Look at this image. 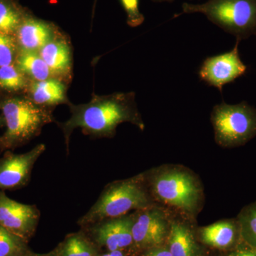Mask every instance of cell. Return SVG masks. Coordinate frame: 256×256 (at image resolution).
<instances>
[{
    "label": "cell",
    "mask_w": 256,
    "mask_h": 256,
    "mask_svg": "<svg viewBox=\"0 0 256 256\" xmlns=\"http://www.w3.org/2000/svg\"><path fill=\"white\" fill-rule=\"evenodd\" d=\"M68 106L70 118L58 124L68 152L70 136L77 128L95 138L114 137L116 128L122 122H131L141 130L144 128L134 92L92 95L87 104L74 105L70 102Z\"/></svg>",
    "instance_id": "6da1fadb"
},
{
    "label": "cell",
    "mask_w": 256,
    "mask_h": 256,
    "mask_svg": "<svg viewBox=\"0 0 256 256\" xmlns=\"http://www.w3.org/2000/svg\"><path fill=\"white\" fill-rule=\"evenodd\" d=\"M6 131L0 137V149H14L40 134L46 124L55 122L50 108L36 105L28 98H11L0 104Z\"/></svg>",
    "instance_id": "7a4b0ae2"
},
{
    "label": "cell",
    "mask_w": 256,
    "mask_h": 256,
    "mask_svg": "<svg viewBox=\"0 0 256 256\" xmlns=\"http://www.w3.org/2000/svg\"><path fill=\"white\" fill-rule=\"evenodd\" d=\"M150 204L140 176L114 182L106 186L92 208L79 220L78 224L86 226L100 220L118 218L130 210L148 208Z\"/></svg>",
    "instance_id": "3957f363"
},
{
    "label": "cell",
    "mask_w": 256,
    "mask_h": 256,
    "mask_svg": "<svg viewBox=\"0 0 256 256\" xmlns=\"http://www.w3.org/2000/svg\"><path fill=\"white\" fill-rule=\"evenodd\" d=\"M182 10L183 14H204L240 41L256 34V0H208L200 4L184 2Z\"/></svg>",
    "instance_id": "277c9868"
},
{
    "label": "cell",
    "mask_w": 256,
    "mask_h": 256,
    "mask_svg": "<svg viewBox=\"0 0 256 256\" xmlns=\"http://www.w3.org/2000/svg\"><path fill=\"white\" fill-rule=\"evenodd\" d=\"M210 120L216 142L220 146H242L256 136V108L244 101L236 105L222 102L215 106Z\"/></svg>",
    "instance_id": "5b68a950"
},
{
    "label": "cell",
    "mask_w": 256,
    "mask_h": 256,
    "mask_svg": "<svg viewBox=\"0 0 256 256\" xmlns=\"http://www.w3.org/2000/svg\"><path fill=\"white\" fill-rule=\"evenodd\" d=\"M151 184L161 201L190 213L196 210L201 192L194 178L186 172L172 170L156 173Z\"/></svg>",
    "instance_id": "8992f818"
},
{
    "label": "cell",
    "mask_w": 256,
    "mask_h": 256,
    "mask_svg": "<svg viewBox=\"0 0 256 256\" xmlns=\"http://www.w3.org/2000/svg\"><path fill=\"white\" fill-rule=\"evenodd\" d=\"M40 210L36 205L14 201L0 190V225L28 242L40 222Z\"/></svg>",
    "instance_id": "52a82bcc"
},
{
    "label": "cell",
    "mask_w": 256,
    "mask_h": 256,
    "mask_svg": "<svg viewBox=\"0 0 256 256\" xmlns=\"http://www.w3.org/2000/svg\"><path fill=\"white\" fill-rule=\"evenodd\" d=\"M45 150V144H38L28 152H6L0 158V190H18L28 185L35 163Z\"/></svg>",
    "instance_id": "ba28073f"
},
{
    "label": "cell",
    "mask_w": 256,
    "mask_h": 256,
    "mask_svg": "<svg viewBox=\"0 0 256 256\" xmlns=\"http://www.w3.org/2000/svg\"><path fill=\"white\" fill-rule=\"evenodd\" d=\"M239 42L240 40H237L236 46L230 52L207 58L198 72L200 79L222 92L226 84L244 75L247 67L239 56Z\"/></svg>",
    "instance_id": "9c48e42d"
},
{
    "label": "cell",
    "mask_w": 256,
    "mask_h": 256,
    "mask_svg": "<svg viewBox=\"0 0 256 256\" xmlns=\"http://www.w3.org/2000/svg\"><path fill=\"white\" fill-rule=\"evenodd\" d=\"M133 214L109 218L86 226L94 236V240L108 252L122 250L133 244Z\"/></svg>",
    "instance_id": "30bf717a"
},
{
    "label": "cell",
    "mask_w": 256,
    "mask_h": 256,
    "mask_svg": "<svg viewBox=\"0 0 256 256\" xmlns=\"http://www.w3.org/2000/svg\"><path fill=\"white\" fill-rule=\"evenodd\" d=\"M168 230L164 216L150 207L133 214V242L141 246H156L164 240Z\"/></svg>",
    "instance_id": "8fae6325"
},
{
    "label": "cell",
    "mask_w": 256,
    "mask_h": 256,
    "mask_svg": "<svg viewBox=\"0 0 256 256\" xmlns=\"http://www.w3.org/2000/svg\"><path fill=\"white\" fill-rule=\"evenodd\" d=\"M15 34L20 50L37 52L60 35L52 23L32 16L23 18Z\"/></svg>",
    "instance_id": "7c38bea8"
},
{
    "label": "cell",
    "mask_w": 256,
    "mask_h": 256,
    "mask_svg": "<svg viewBox=\"0 0 256 256\" xmlns=\"http://www.w3.org/2000/svg\"><path fill=\"white\" fill-rule=\"evenodd\" d=\"M55 78L64 80L72 74V52L66 40L60 35L38 50Z\"/></svg>",
    "instance_id": "4fadbf2b"
},
{
    "label": "cell",
    "mask_w": 256,
    "mask_h": 256,
    "mask_svg": "<svg viewBox=\"0 0 256 256\" xmlns=\"http://www.w3.org/2000/svg\"><path fill=\"white\" fill-rule=\"evenodd\" d=\"M28 98L36 105L50 108L60 104H68L66 86L63 80L52 77L46 80H30Z\"/></svg>",
    "instance_id": "5bb4252c"
},
{
    "label": "cell",
    "mask_w": 256,
    "mask_h": 256,
    "mask_svg": "<svg viewBox=\"0 0 256 256\" xmlns=\"http://www.w3.org/2000/svg\"><path fill=\"white\" fill-rule=\"evenodd\" d=\"M236 226L230 220H222L201 229L202 240L216 248H226L234 244Z\"/></svg>",
    "instance_id": "9a60e30c"
},
{
    "label": "cell",
    "mask_w": 256,
    "mask_h": 256,
    "mask_svg": "<svg viewBox=\"0 0 256 256\" xmlns=\"http://www.w3.org/2000/svg\"><path fill=\"white\" fill-rule=\"evenodd\" d=\"M16 66L30 80L38 82L54 77L37 52L20 50L16 58Z\"/></svg>",
    "instance_id": "2e32d148"
},
{
    "label": "cell",
    "mask_w": 256,
    "mask_h": 256,
    "mask_svg": "<svg viewBox=\"0 0 256 256\" xmlns=\"http://www.w3.org/2000/svg\"><path fill=\"white\" fill-rule=\"evenodd\" d=\"M169 244L172 256H196V242L190 229L183 224L172 225Z\"/></svg>",
    "instance_id": "e0dca14e"
},
{
    "label": "cell",
    "mask_w": 256,
    "mask_h": 256,
    "mask_svg": "<svg viewBox=\"0 0 256 256\" xmlns=\"http://www.w3.org/2000/svg\"><path fill=\"white\" fill-rule=\"evenodd\" d=\"M96 252L94 246L84 234H74L62 244L58 256H97Z\"/></svg>",
    "instance_id": "ac0fdd59"
},
{
    "label": "cell",
    "mask_w": 256,
    "mask_h": 256,
    "mask_svg": "<svg viewBox=\"0 0 256 256\" xmlns=\"http://www.w3.org/2000/svg\"><path fill=\"white\" fill-rule=\"evenodd\" d=\"M26 240L0 225V256H24L28 254Z\"/></svg>",
    "instance_id": "d6986e66"
},
{
    "label": "cell",
    "mask_w": 256,
    "mask_h": 256,
    "mask_svg": "<svg viewBox=\"0 0 256 256\" xmlns=\"http://www.w3.org/2000/svg\"><path fill=\"white\" fill-rule=\"evenodd\" d=\"M28 78L16 66L0 67V89L8 92H18L28 87Z\"/></svg>",
    "instance_id": "ffe728a7"
},
{
    "label": "cell",
    "mask_w": 256,
    "mask_h": 256,
    "mask_svg": "<svg viewBox=\"0 0 256 256\" xmlns=\"http://www.w3.org/2000/svg\"><path fill=\"white\" fill-rule=\"evenodd\" d=\"M24 18L14 5L0 1V34L12 36L18 31Z\"/></svg>",
    "instance_id": "44dd1931"
},
{
    "label": "cell",
    "mask_w": 256,
    "mask_h": 256,
    "mask_svg": "<svg viewBox=\"0 0 256 256\" xmlns=\"http://www.w3.org/2000/svg\"><path fill=\"white\" fill-rule=\"evenodd\" d=\"M18 54L16 43L12 36L0 34V67L14 64Z\"/></svg>",
    "instance_id": "7402d4cb"
},
{
    "label": "cell",
    "mask_w": 256,
    "mask_h": 256,
    "mask_svg": "<svg viewBox=\"0 0 256 256\" xmlns=\"http://www.w3.org/2000/svg\"><path fill=\"white\" fill-rule=\"evenodd\" d=\"M240 222L244 234L256 242V203L242 210Z\"/></svg>",
    "instance_id": "603a6c76"
},
{
    "label": "cell",
    "mask_w": 256,
    "mask_h": 256,
    "mask_svg": "<svg viewBox=\"0 0 256 256\" xmlns=\"http://www.w3.org/2000/svg\"><path fill=\"white\" fill-rule=\"evenodd\" d=\"M127 14V23L131 28H137L144 22V15L139 9V0H120Z\"/></svg>",
    "instance_id": "cb8c5ba5"
},
{
    "label": "cell",
    "mask_w": 256,
    "mask_h": 256,
    "mask_svg": "<svg viewBox=\"0 0 256 256\" xmlns=\"http://www.w3.org/2000/svg\"><path fill=\"white\" fill-rule=\"evenodd\" d=\"M144 256H172V255L168 249L156 248H152L151 250H148Z\"/></svg>",
    "instance_id": "d4e9b609"
},
{
    "label": "cell",
    "mask_w": 256,
    "mask_h": 256,
    "mask_svg": "<svg viewBox=\"0 0 256 256\" xmlns=\"http://www.w3.org/2000/svg\"><path fill=\"white\" fill-rule=\"evenodd\" d=\"M230 256H256V252L252 250H240Z\"/></svg>",
    "instance_id": "484cf974"
},
{
    "label": "cell",
    "mask_w": 256,
    "mask_h": 256,
    "mask_svg": "<svg viewBox=\"0 0 256 256\" xmlns=\"http://www.w3.org/2000/svg\"><path fill=\"white\" fill-rule=\"evenodd\" d=\"M100 256H126V255L120 250H114V252H109L107 254Z\"/></svg>",
    "instance_id": "4316f807"
},
{
    "label": "cell",
    "mask_w": 256,
    "mask_h": 256,
    "mask_svg": "<svg viewBox=\"0 0 256 256\" xmlns=\"http://www.w3.org/2000/svg\"><path fill=\"white\" fill-rule=\"evenodd\" d=\"M152 1L156 2H171L174 1V0H152Z\"/></svg>",
    "instance_id": "83f0119b"
},
{
    "label": "cell",
    "mask_w": 256,
    "mask_h": 256,
    "mask_svg": "<svg viewBox=\"0 0 256 256\" xmlns=\"http://www.w3.org/2000/svg\"><path fill=\"white\" fill-rule=\"evenodd\" d=\"M24 256H35V255H32V254H30V252H28L26 255H25Z\"/></svg>",
    "instance_id": "f1b7e54d"
}]
</instances>
